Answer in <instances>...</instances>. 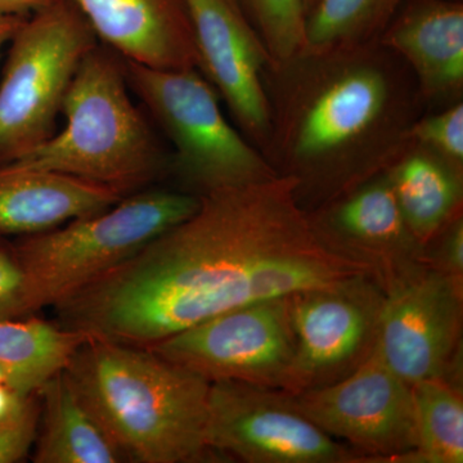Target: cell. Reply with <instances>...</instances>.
<instances>
[{
	"label": "cell",
	"instance_id": "cell-1",
	"mask_svg": "<svg viewBox=\"0 0 463 463\" xmlns=\"http://www.w3.org/2000/svg\"><path fill=\"white\" fill-rule=\"evenodd\" d=\"M288 175L200 197L196 212L54 307L60 326L149 347L236 307L373 276L321 239Z\"/></svg>",
	"mask_w": 463,
	"mask_h": 463
},
{
	"label": "cell",
	"instance_id": "cell-2",
	"mask_svg": "<svg viewBox=\"0 0 463 463\" xmlns=\"http://www.w3.org/2000/svg\"><path fill=\"white\" fill-rule=\"evenodd\" d=\"M272 130L264 155L298 182L307 210L385 172L411 147L426 105L410 67L380 42L301 52L267 76Z\"/></svg>",
	"mask_w": 463,
	"mask_h": 463
},
{
	"label": "cell",
	"instance_id": "cell-3",
	"mask_svg": "<svg viewBox=\"0 0 463 463\" xmlns=\"http://www.w3.org/2000/svg\"><path fill=\"white\" fill-rule=\"evenodd\" d=\"M127 462L194 463L206 443L210 381L148 347L90 337L63 368Z\"/></svg>",
	"mask_w": 463,
	"mask_h": 463
},
{
	"label": "cell",
	"instance_id": "cell-4",
	"mask_svg": "<svg viewBox=\"0 0 463 463\" xmlns=\"http://www.w3.org/2000/svg\"><path fill=\"white\" fill-rule=\"evenodd\" d=\"M128 85L123 58L96 45L67 90L65 128L14 163L97 183L123 197L145 190L169 169L170 158Z\"/></svg>",
	"mask_w": 463,
	"mask_h": 463
},
{
	"label": "cell",
	"instance_id": "cell-5",
	"mask_svg": "<svg viewBox=\"0 0 463 463\" xmlns=\"http://www.w3.org/2000/svg\"><path fill=\"white\" fill-rule=\"evenodd\" d=\"M190 192L141 190L115 205L14 243L26 277L27 313L56 307L136 255L199 207Z\"/></svg>",
	"mask_w": 463,
	"mask_h": 463
},
{
	"label": "cell",
	"instance_id": "cell-6",
	"mask_svg": "<svg viewBox=\"0 0 463 463\" xmlns=\"http://www.w3.org/2000/svg\"><path fill=\"white\" fill-rule=\"evenodd\" d=\"M128 83L173 146L170 169L196 196L279 175L228 121L199 69H157L124 60Z\"/></svg>",
	"mask_w": 463,
	"mask_h": 463
},
{
	"label": "cell",
	"instance_id": "cell-7",
	"mask_svg": "<svg viewBox=\"0 0 463 463\" xmlns=\"http://www.w3.org/2000/svg\"><path fill=\"white\" fill-rule=\"evenodd\" d=\"M97 35L74 5L52 0L11 41L0 81V165L32 154L54 134L79 65Z\"/></svg>",
	"mask_w": 463,
	"mask_h": 463
},
{
	"label": "cell",
	"instance_id": "cell-8",
	"mask_svg": "<svg viewBox=\"0 0 463 463\" xmlns=\"http://www.w3.org/2000/svg\"><path fill=\"white\" fill-rule=\"evenodd\" d=\"M148 349L210 383L236 381L288 392L297 352L289 297L228 310Z\"/></svg>",
	"mask_w": 463,
	"mask_h": 463
},
{
	"label": "cell",
	"instance_id": "cell-9",
	"mask_svg": "<svg viewBox=\"0 0 463 463\" xmlns=\"http://www.w3.org/2000/svg\"><path fill=\"white\" fill-rule=\"evenodd\" d=\"M206 443L248 463L365 462L310 421L288 392L236 381L210 383Z\"/></svg>",
	"mask_w": 463,
	"mask_h": 463
},
{
	"label": "cell",
	"instance_id": "cell-10",
	"mask_svg": "<svg viewBox=\"0 0 463 463\" xmlns=\"http://www.w3.org/2000/svg\"><path fill=\"white\" fill-rule=\"evenodd\" d=\"M310 421L364 455L365 462H410L417 448L413 388L370 355L341 379L288 392Z\"/></svg>",
	"mask_w": 463,
	"mask_h": 463
},
{
	"label": "cell",
	"instance_id": "cell-11",
	"mask_svg": "<svg viewBox=\"0 0 463 463\" xmlns=\"http://www.w3.org/2000/svg\"><path fill=\"white\" fill-rule=\"evenodd\" d=\"M462 323V279L431 263L383 288L376 349L411 386L449 377Z\"/></svg>",
	"mask_w": 463,
	"mask_h": 463
},
{
	"label": "cell",
	"instance_id": "cell-12",
	"mask_svg": "<svg viewBox=\"0 0 463 463\" xmlns=\"http://www.w3.org/2000/svg\"><path fill=\"white\" fill-rule=\"evenodd\" d=\"M383 289L373 276L289 295L295 352L288 392L327 385L362 364L376 345Z\"/></svg>",
	"mask_w": 463,
	"mask_h": 463
},
{
	"label": "cell",
	"instance_id": "cell-13",
	"mask_svg": "<svg viewBox=\"0 0 463 463\" xmlns=\"http://www.w3.org/2000/svg\"><path fill=\"white\" fill-rule=\"evenodd\" d=\"M199 70L224 99L243 136L265 152L272 130L269 52L232 0H184Z\"/></svg>",
	"mask_w": 463,
	"mask_h": 463
},
{
	"label": "cell",
	"instance_id": "cell-14",
	"mask_svg": "<svg viewBox=\"0 0 463 463\" xmlns=\"http://www.w3.org/2000/svg\"><path fill=\"white\" fill-rule=\"evenodd\" d=\"M307 214L321 239L345 257L367 265L383 289L414 268L430 263L428 249L405 223L386 172Z\"/></svg>",
	"mask_w": 463,
	"mask_h": 463
},
{
	"label": "cell",
	"instance_id": "cell-15",
	"mask_svg": "<svg viewBox=\"0 0 463 463\" xmlns=\"http://www.w3.org/2000/svg\"><path fill=\"white\" fill-rule=\"evenodd\" d=\"M97 38L123 60L157 69H199L184 0H71Z\"/></svg>",
	"mask_w": 463,
	"mask_h": 463
},
{
	"label": "cell",
	"instance_id": "cell-16",
	"mask_svg": "<svg viewBox=\"0 0 463 463\" xmlns=\"http://www.w3.org/2000/svg\"><path fill=\"white\" fill-rule=\"evenodd\" d=\"M379 42L410 67L426 105L462 99V0H405Z\"/></svg>",
	"mask_w": 463,
	"mask_h": 463
},
{
	"label": "cell",
	"instance_id": "cell-17",
	"mask_svg": "<svg viewBox=\"0 0 463 463\" xmlns=\"http://www.w3.org/2000/svg\"><path fill=\"white\" fill-rule=\"evenodd\" d=\"M123 196L108 187L18 163L0 165V236H30L109 209Z\"/></svg>",
	"mask_w": 463,
	"mask_h": 463
},
{
	"label": "cell",
	"instance_id": "cell-18",
	"mask_svg": "<svg viewBox=\"0 0 463 463\" xmlns=\"http://www.w3.org/2000/svg\"><path fill=\"white\" fill-rule=\"evenodd\" d=\"M41 401L35 463L127 462L80 398L63 370L36 392Z\"/></svg>",
	"mask_w": 463,
	"mask_h": 463
},
{
	"label": "cell",
	"instance_id": "cell-19",
	"mask_svg": "<svg viewBox=\"0 0 463 463\" xmlns=\"http://www.w3.org/2000/svg\"><path fill=\"white\" fill-rule=\"evenodd\" d=\"M385 172L405 223L428 249L438 234L461 215L463 173L413 145Z\"/></svg>",
	"mask_w": 463,
	"mask_h": 463
},
{
	"label": "cell",
	"instance_id": "cell-20",
	"mask_svg": "<svg viewBox=\"0 0 463 463\" xmlns=\"http://www.w3.org/2000/svg\"><path fill=\"white\" fill-rule=\"evenodd\" d=\"M90 337L33 316L0 319V368L21 392L35 394Z\"/></svg>",
	"mask_w": 463,
	"mask_h": 463
},
{
	"label": "cell",
	"instance_id": "cell-21",
	"mask_svg": "<svg viewBox=\"0 0 463 463\" xmlns=\"http://www.w3.org/2000/svg\"><path fill=\"white\" fill-rule=\"evenodd\" d=\"M405 0H316L307 11L304 51L353 50L379 42Z\"/></svg>",
	"mask_w": 463,
	"mask_h": 463
},
{
	"label": "cell",
	"instance_id": "cell-22",
	"mask_svg": "<svg viewBox=\"0 0 463 463\" xmlns=\"http://www.w3.org/2000/svg\"><path fill=\"white\" fill-rule=\"evenodd\" d=\"M417 448L410 462H463V399L458 383L435 377L416 383Z\"/></svg>",
	"mask_w": 463,
	"mask_h": 463
},
{
	"label": "cell",
	"instance_id": "cell-23",
	"mask_svg": "<svg viewBox=\"0 0 463 463\" xmlns=\"http://www.w3.org/2000/svg\"><path fill=\"white\" fill-rule=\"evenodd\" d=\"M258 33L274 66L304 51L307 9L304 0H232Z\"/></svg>",
	"mask_w": 463,
	"mask_h": 463
},
{
	"label": "cell",
	"instance_id": "cell-24",
	"mask_svg": "<svg viewBox=\"0 0 463 463\" xmlns=\"http://www.w3.org/2000/svg\"><path fill=\"white\" fill-rule=\"evenodd\" d=\"M411 145L426 149L463 173V102L449 103L430 115H421L408 133Z\"/></svg>",
	"mask_w": 463,
	"mask_h": 463
},
{
	"label": "cell",
	"instance_id": "cell-25",
	"mask_svg": "<svg viewBox=\"0 0 463 463\" xmlns=\"http://www.w3.org/2000/svg\"><path fill=\"white\" fill-rule=\"evenodd\" d=\"M41 401L33 394L7 421L0 423V463H16L29 455L38 434Z\"/></svg>",
	"mask_w": 463,
	"mask_h": 463
},
{
	"label": "cell",
	"instance_id": "cell-26",
	"mask_svg": "<svg viewBox=\"0 0 463 463\" xmlns=\"http://www.w3.org/2000/svg\"><path fill=\"white\" fill-rule=\"evenodd\" d=\"M30 317L27 313L26 277L14 243L0 236V319Z\"/></svg>",
	"mask_w": 463,
	"mask_h": 463
},
{
	"label": "cell",
	"instance_id": "cell-27",
	"mask_svg": "<svg viewBox=\"0 0 463 463\" xmlns=\"http://www.w3.org/2000/svg\"><path fill=\"white\" fill-rule=\"evenodd\" d=\"M438 255H429L432 265L452 274L456 279H462L463 276V221L462 215L444 228L438 234Z\"/></svg>",
	"mask_w": 463,
	"mask_h": 463
},
{
	"label": "cell",
	"instance_id": "cell-28",
	"mask_svg": "<svg viewBox=\"0 0 463 463\" xmlns=\"http://www.w3.org/2000/svg\"><path fill=\"white\" fill-rule=\"evenodd\" d=\"M29 397L30 395L23 394L9 383H0V423L14 417Z\"/></svg>",
	"mask_w": 463,
	"mask_h": 463
},
{
	"label": "cell",
	"instance_id": "cell-29",
	"mask_svg": "<svg viewBox=\"0 0 463 463\" xmlns=\"http://www.w3.org/2000/svg\"><path fill=\"white\" fill-rule=\"evenodd\" d=\"M52 0H0V14L24 17L29 12L47 7Z\"/></svg>",
	"mask_w": 463,
	"mask_h": 463
},
{
	"label": "cell",
	"instance_id": "cell-30",
	"mask_svg": "<svg viewBox=\"0 0 463 463\" xmlns=\"http://www.w3.org/2000/svg\"><path fill=\"white\" fill-rule=\"evenodd\" d=\"M25 20V17L0 14V53H2L3 47L7 43H11Z\"/></svg>",
	"mask_w": 463,
	"mask_h": 463
},
{
	"label": "cell",
	"instance_id": "cell-31",
	"mask_svg": "<svg viewBox=\"0 0 463 463\" xmlns=\"http://www.w3.org/2000/svg\"><path fill=\"white\" fill-rule=\"evenodd\" d=\"M316 0H304V3H306V9L307 14V11H309L310 8H312V5H315Z\"/></svg>",
	"mask_w": 463,
	"mask_h": 463
}]
</instances>
